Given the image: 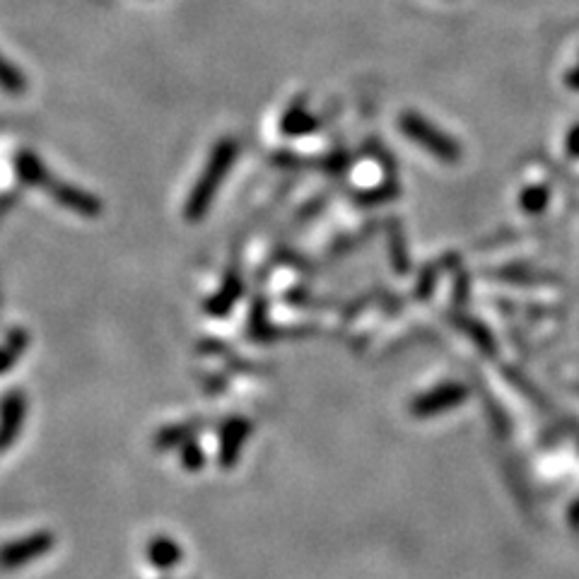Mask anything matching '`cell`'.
I'll list each match as a JSON object with an SVG mask.
<instances>
[{
    "label": "cell",
    "instance_id": "obj_12",
    "mask_svg": "<svg viewBox=\"0 0 579 579\" xmlns=\"http://www.w3.org/2000/svg\"><path fill=\"white\" fill-rule=\"evenodd\" d=\"M314 128V121L309 119L307 114H288V119H285L283 124V131L288 133H302V131H312Z\"/></svg>",
    "mask_w": 579,
    "mask_h": 579
},
{
    "label": "cell",
    "instance_id": "obj_14",
    "mask_svg": "<svg viewBox=\"0 0 579 579\" xmlns=\"http://www.w3.org/2000/svg\"><path fill=\"white\" fill-rule=\"evenodd\" d=\"M567 85H570L572 90H579V66L570 73V78H567Z\"/></svg>",
    "mask_w": 579,
    "mask_h": 579
},
{
    "label": "cell",
    "instance_id": "obj_2",
    "mask_svg": "<svg viewBox=\"0 0 579 579\" xmlns=\"http://www.w3.org/2000/svg\"><path fill=\"white\" fill-rule=\"evenodd\" d=\"M56 546V536L51 531H34L22 538L0 546V570L3 572H15L22 567L37 563L44 555H49Z\"/></svg>",
    "mask_w": 579,
    "mask_h": 579
},
{
    "label": "cell",
    "instance_id": "obj_5",
    "mask_svg": "<svg viewBox=\"0 0 579 579\" xmlns=\"http://www.w3.org/2000/svg\"><path fill=\"white\" fill-rule=\"evenodd\" d=\"M44 189L49 191V196L56 198L63 208H68L70 213L85 215V218H97L99 210H102L99 198H95L92 193H87L83 189H78V186L66 184V181L49 179V184H46Z\"/></svg>",
    "mask_w": 579,
    "mask_h": 579
},
{
    "label": "cell",
    "instance_id": "obj_6",
    "mask_svg": "<svg viewBox=\"0 0 579 579\" xmlns=\"http://www.w3.org/2000/svg\"><path fill=\"white\" fill-rule=\"evenodd\" d=\"M15 172H17V179H20L22 184L42 186V189L46 184H49V179H51L49 169L44 167V162L29 150H20L15 155Z\"/></svg>",
    "mask_w": 579,
    "mask_h": 579
},
{
    "label": "cell",
    "instance_id": "obj_11",
    "mask_svg": "<svg viewBox=\"0 0 579 579\" xmlns=\"http://www.w3.org/2000/svg\"><path fill=\"white\" fill-rule=\"evenodd\" d=\"M548 203V189L546 186H534L522 196V206L529 210V213H538L543 210V206Z\"/></svg>",
    "mask_w": 579,
    "mask_h": 579
},
{
    "label": "cell",
    "instance_id": "obj_9",
    "mask_svg": "<svg viewBox=\"0 0 579 579\" xmlns=\"http://www.w3.org/2000/svg\"><path fill=\"white\" fill-rule=\"evenodd\" d=\"M0 87H3L5 92H10V95H20L27 87L25 75H22L15 66H10L3 58V54H0Z\"/></svg>",
    "mask_w": 579,
    "mask_h": 579
},
{
    "label": "cell",
    "instance_id": "obj_7",
    "mask_svg": "<svg viewBox=\"0 0 579 579\" xmlns=\"http://www.w3.org/2000/svg\"><path fill=\"white\" fill-rule=\"evenodd\" d=\"M148 560L150 565L160 567V570H167V567H174L179 563V548L177 543L169 541L165 536L152 538L148 546Z\"/></svg>",
    "mask_w": 579,
    "mask_h": 579
},
{
    "label": "cell",
    "instance_id": "obj_10",
    "mask_svg": "<svg viewBox=\"0 0 579 579\" xmlns=\"http://www.w3.org/2000/svg\"><path fill=\"white\" fill-rule=\"evenodd\" d=\"M237 295H239V280H237V278H230L225 285H222L220 295H215L213 300L208 302V312L225 314L227 307H230V304L237 300Z\"/></svg>",
    "mask_w": 579,
    "mask_h": 579
},
{
    "label": "cell",
    "instance_id": "obj_3",
    "mask_svg": "<svg viewBox=\"0 0 579 579\" xmlns=\"http://www.w3.org/2000/svg\"><path fill=\"white\" fill-rule=\"evenodd\" d=\"M401 128L406 131V136L415 140L418 145H423L425 150H430L432 155L440 157L444 162H456L459 160V145L454 140H449L444 133L437 131L435 126L428 121L420 119L418 114H403L401 116Z\"/></svg>",
    "mask_w": 579,
    "mask_h": 579
},
{
    "label": "cell",
    "instance_id": "obj_4",
    "mask_svg": "<svg viewBox=\"0 0 579 579\" xmlns=\"http://www.w3.org/2000/svg\"><path fill=\"white\" fill-rule=\"evenodd\" d=\"M27 418V396L25 391H8L0 401V454L13 449L17 437L22 435Z\"/></svg>",
    "mask_w": 579,
    "mask_h": 579
},
{
    "label": "cell",
    "instance_id": "obj_8",
    "mask_svg": "<svg viewBox=\"0 0 579 579\" xmlns=\"http://www.w3.org/2000/svg\"><path fill=\"white\" fill-rule=\"evenodd\" d=\"M25 345H27V333L25 331L10 333L8 343L0 348V374L10 372V367L15 365V360L20 358L22 353H25Z\"/></svg>",
    "mask_w": 579,
    "mask_h": 579
},
{
    "label": "cell",
    "instance_id": "obj_1",
    "mask_svg": "<svg viewBox=\"0 0 579 579\" xmlns=\"http://www.w3.org/2000/svg\"><path fill=\"white\" fill-rule=\"evenodd\" d=\"M235 157H237L235 140L225 138L215 145L213 157H210L206 169H203V177L198 179L196 186H193L189 203H186V220L196 222L208 213L210 203H213V198H215V191L220 189L222 179H225V172L230 169L232 162H235Z\"/></svg>",
    "mask_w": 579,
    "mask_h": 579
},
{
    "label": "cell",
    "instance_id": "obj_13",
    "mask_svg": "<svg viewBox=\"0 0 579 579\" xmlns=\"http://www.w3.org/2000/svg\"><path fill=\"white\" fill-rule=\"evenodd\" d=\"M567 150H570L575 157H579V126H575L570 131V138H567Z\"/></svg>",
    "mask_w": 579,
    "mask_h": 579
}]
</instances>
